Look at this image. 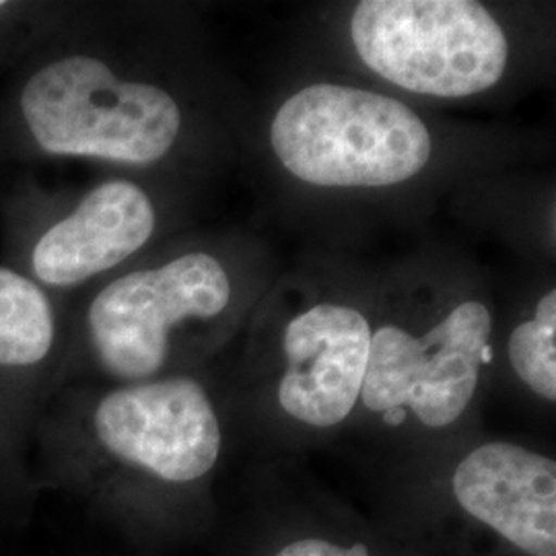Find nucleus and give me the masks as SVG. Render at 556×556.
<instances>
[{
    "label": "nucleus",
    "mask_w": 556,
    "mask_h": 556,
    "mask_svg": "<svg viewBox=\"0 0 556 556\" xmlns=\"http://www.w3.org/2000/svg\"><path fill=\"white\" fill-rule=\"evenodd\" d=\"M219 390L202 371L137 383L62 386L29 443L36 493L59 491L140 546L219 526L225 457Z\"/></svg>",
    "instance_id": "1"
},
{
    "label": "nucleus",
    "mask_w": 556,
    "mask_h": 556,
    "mask_svg": "<svg viewBox=\"0 0 556 556\" xmlns=\"http://www.w3.org/2000/svg\"><path fill=\"white\" fill-rule=\"evenodd\" d=\"M0 163L91 161L137 174L184 160L199 114L176 60L101 11L66 4L9 71Z\"/></svg>",
    "instance_id": "2"
},
{
    "label": "nucleus",
    "mask_w": 556,
    "mask_h": 556,
    "mask_svg": "<svg viewBox=\"0 0 556 556\" xmlns=\"http://www.w3.org/2000/svg\"><path fill=\"white\" fill-rule=\"evenodd\" d=\"M252 287L236 258L174 243L68 303L64 383H137L199 374L231 338Z\"/></svg>",
    "instance_id": "3"
},
{
    "label": "nucleus",
    "mask_w": 556,
    "mask_h": 556,
    "mask_svg": "<svg viewBox=\"0 0 556 556\" xmlns=\"http://www.w3.org/2000/svg\"><path fill=\"white\" fill-rule=\"evenodd\" d=\"M493 337V303L464 277L418 273L381 291L355 418L410 454L468 435Z\"/></svg>",
    "instance_id": "4"
},
{
    "label": "nucleus",
    "mask_w": 556,
    "mask_h": 556,
    "mask_svg": "<svg viewBox=\"0 0 556 556\" xmlns=\"http://www.w3.org/2000/svg\"><path fill=\"white\" fill-rule=\"evenodd\" d=\"M379 519L418 556H556V459L462 435L400 462Z\"/></svg>",
    "instance_id": "5"
},
{
    "label": "nucleus",
    "mask_w": 556,
    "mask_h": 556,
    "mask_svg": "<svg viewBox=\"0 0 556 556\" xmlns=\"http://www.w3.org/2000/svg\"><path fill=\"white\" fill-rule=\"evenodd\" d=\"M268 144L280 169L318 190H388L417 179L433 161L435 137L394 96L318 80L280 101Z\"/></svg>",
    "instance_id": "6"
},
{
    "label": "nucleus",
    "mask_w": 556,
    "mask_h": 556,
    "mask_svg": "<svg viewBox=\"0 0 556 556\" xmlns=\"http://www.w3.org/2000/svg\"><path fill=\"white\" fill-rule=\"evenodd\" d=\"M371 346V305L342 289L293 298L250 374L256 413L282 441L332 438L357 415Z\"/></svg>",
    "instance_id": "7"
},
{
    "label": "nucleus",
    "mask_w": 556,
    "mask_h": 556,
    "mask_svg": "<svg viewBox=\"0 0 556 556\" xmlns=\"http://www.w3.org/2000/svg\"><path fill=\"white\" fill-rule=\"evenodd\" d=\"M15 190L2 206V262L66 303L149 254L163 229L157 194L132 176L100 179L79 194Z\"/></svg>",
    "instance_id": "8"
},
{
    "label": "nucleus",
    "mask_w": 556,
    "mask_h": 556,
    "mask_svg": "<svg viewBox=\"0 0 556 556\" xmlns=\"http://www.w3.org/2000/svg\"><path fill=\"white\" fill-rule=\"evenodd\" d=\"M346 31L369 73L431 100L482 96L511 64L505 25L477 0H363Z\"/></svg>",
    "instance_id": "9"
},
{
    "label": "nucleus",
    "mask_w": 556,
    "mask_h": 556,
    "mask_svg": "<svg viewBox=\"0 0 556 556\" xmlns=\"http://www.w3.org/2000/svg\"><path fill=\"white\" fill-rule=\"evenodd\" d=\"M220 556H418L381 519L278 470L254 480L227 519Z\"/></svg>",
    "instance_id": "10"
},
{
    "label": "nucleus",
    "mask_w": 556,
    "mask_h": 556,
    "mask_svg": "<svg viewBox=\"0 0 556 556\" xmlns=\"http://www.w3.org/2000/svg\"><path fill=\"white\" fill-rule=\"evenodd\" d=\"M66 349L68 303L0 262V454L25 477L38 418L64 383Z\"/></svg>",
    "instance_id": "11"
},
{
    "label": "nucleus",
    "mask_w": 556,
    "mask_h": 556,
    "mask_svg": "<svg viewBox=\"0 0 556 556\" xmlns=\"http://www.w3.org/2000/svg\"><path fill=\"white\" fill-rule=\"evenodd\" d=\"M505 358L517 383L542 404L556 402V291L548 287L505 340Z\"/></svg>",
    "instance_id": "12"
},
{
    "label": "nucleus",
    "mask_w": 556,
    "mask_h": 556,
    "mask_svg": "<svg viewBox=\"0 0 556 556\" xmlns=\"http://www.w3.org/2000/svg\"><path fill=\"white\" fill-rule=\"evenodd\" d=\"M66 4L0 0V71L13 68L60 20Z\"/></svg>",
    "instance_id": "13"
},
{
    "label": "nucleus",
    "mask_w": 556,
    "mask_h": 556,
    "mask_svg": "<svg viewBox=\"0 0 556 556\" xmlns=\"http://www.w3.org/2000/svg\"><path fill=\"white\" fill-rule=\"evenodd\" d=\"M38 498L31 478L15 470L0 454V534L29 519Z\"/></svg>",
    "instance_id": "14"
}]
</instances>
